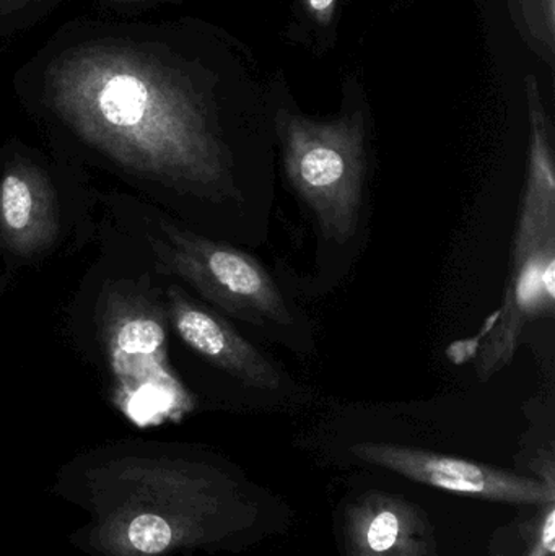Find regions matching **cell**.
<instances>
[{"label": "cell", "mask_w": 555, "mask_h": 556, "mask_svg": "<svg viewBox=\"0 0 555 556\" xmlns=\"http://www.w3.org/2000/svg\"><path fill=\"white\" fill-rule=\"evenodd\" d=\"M188 26L75 18L13 74L20 103L52 134L173 192L201 233L269 238L276 168L225 132Z\"/></svg>", "instance_id": "obj_1"}, {"label": "cell", "mask_w": 555, "mask_h": 556, "mask_svg": "<svg viewBox=\"0 0 555 556\" xmlns=\"http://www.w3.org/2000/svg\"><path fill=\"white\" fill-rule=\"evenodd\" d=\"M274 132L283 179L315 230V280L338 285L361 254L368 225L371 163L364 111L318 121L279 108Z\"/></svg>", "instance_id": "obj_2"}, {"label": "cell", "mask_w": 555, "mask_h": 556, "mask_svg": "<svg viewBox=\"0 0 555 556\" xmlns=\"http://www.w3.org/2000/svg\"><path fill=\"white\" fill-rule=\"evenodd\" d=\"M159 227L152 247L163 269L194 288L212 309L290 352L315 350L308 316L256 256L173 222Z\"/></svg>", "instance_id": "obj_3"}, {"label": "cell", "mask_w": 555, "mask_h": 556, "mask_svg": "<svg viewBox=\"0 0 555 556\" xmlns=\"http://www.w3.org/2000/svg\"><path fill=\"white\" fill-rule=\"evenodd\" d=\"M555 301V162L547 139L530 143L527 185L512 247L510 281L501 319L479 353L482 378L504 368L531 320L553 316Z\"/></svg>", "instance_id": "obj_4"}, {"label": "cell", "mask_w": 555, "mask_h": 556, "mask_svg": "<svg viewBox=\"0 0 555 556\" xmlns=\"http://www.w3.org/2000/svg\"><path fill=\"white\" fill-rule=\"evenodd\" d=\"M351 451L362 460L446 492L518 505H553L554 502L553 490L543 483L482 464L396 444L361 443Z\"/></svg>", "instance_id": "obj_5"}, {"label": "cell", "mask_w": 555, "mask_h": 556, "mask_svg": "<svg viewBox=\"0 0 555 556\" xmlns=\"http://www.w3.org/2000/svg\"><path fill=\"white\" fill-rule=\"evenodd\" d=\"M168 300L169 317L176 333L205 362L247 389L263 392L295 389L282 366L244 339L227 317L192 300L175 285L169 287Z\"/></svg>", "instance_id": "obj_6"}, {"label": "cell", "mask_w": 555, "mask_h": 556, "mask_svg": "<svg viewBox=\"0 0 555 556\" xmlns=\"http://www.w3.org/2000/svg\"><path fill=\"white\" fill-rule=\"evenodd\" d=\"M0 176V238L18 256H35L58 233L54 191L38 166L18 159Z\"/></svg>", "instance_id": "obj_7"}, {"label": "cell", "mask_w": 555, "mask_h": 556, "mask_svg": "<svg viewBox=\"0 0 555 556\" xmlns=\"http://www.w3.org/2000/svg\"><path fill=\"white\" fill-rule=\"evenodd\" d=\"M65 0H0V39L35 28Z\"/></svg>", "instance_id": "obj_8"}, {"label": "cell", "mask_w": 555, "mask_h": 556, "mask_svg": "<svg viewBox=\"0 0 555 556\" xmlns=\"http://www.w3.org/2000/svg\"><path fill=\"white\" fill-rule=\"evenodd\" d=\"M129 541L142 554H160L172 542V529L160 516L142 515L130 525Z\"/></svg>", "instance_id": "obj_9"}, {"label": "cell", "mask_w": 555, "mask_h": 556, "mask_svg": "<svg viewBox=\"0 0 555 556\" xmlns=\"http://www.w3.org/2000/svg\"><path fill=\"white\" fill-rule=\"evenodd\" d=\"M401 532H403V525L400 516L390 509H383L368 522L365 529V544L371 554H387L396 547Z\"/></svg>", "instance_id": "obj_10"}, {"label": "cell", "mask_w": 555, "mask_h": 556, "mask_svg": "<svg viewBox=\"0 0 555 556\" xmlns=\"http://www.w3.org/2000/svg\"><path fill=\"white\" fill-rule=\"evenodd\" d=\"M531 35L554 49L555 0H518Z\"/></svg>", "instance_id": "obj_11"}, {"label": "cell", "mask_w": 555, "mask_h": 556, "mask_svg": "<svg viewBox=\"0 0 555 556\" xmlns=\"http://www.w3.org/2000/svg\"><path fill=\"white\" fill-rule=\"evenodd\" d=\"M555 548V511L554 508L547 513L546 521L541 529L540 542L531 556H553Z\"/></svg>", "instance_id": "obj_12"}, {"label": "cell", "mask_w": 555, "mask_h": 556, "mask_svg": "<svg viewBox=\"0 0 555 556\" xmlns=\"http://www.w3.org/2000/svg\"><path fill=\"white\" fill-rule=\"evenodd\" d=\"M165 2V0H98V7L108 12L126 13L130 10L152 7L155 3Z\"/></svg>", "instance_id": "obj_13"}, {"label": "cell", "mask_w": 555, "mask_h": 556, "mask_svg": "<svg viewBox=\"0 0 555 556\" xmlns=\"http://www.w3.org/2000/svg\"><path fill=\"white\" fill-rule=\"evenodd\" d=\"M336 3H338V0H305V7L310 15L316 22L321 23V25H329L331 23Z\"/></svg>", "instance_id": "obj_14"}]
</instances>
